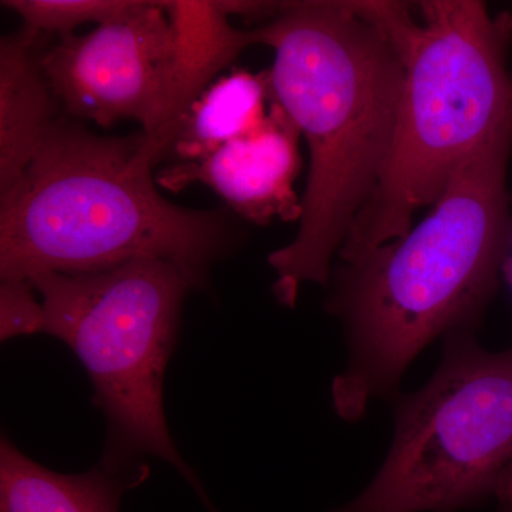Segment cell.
I'll list each match as a JSON object with an SVG mask.
<instances>
[{
    "mask_svg": "<svg viewBox=\"0 0 512 512\" xmlns=\"http://www.w3.org/2000/svg\"><path fill=\"white\" fill-rule=\"evenodd\" d=\"M173 30L163 2L141 0L123 18L47 43L42 66L63 113L109 128L136 121L156 133L170 103Z\"/></svg>",
    "mask_w": 512,
    "mask_h": 512,
    "instance_id": "7",
    "label": "cell"
},
{
    "mask_svg": "<svg viewBox=\"0 0 512 512\" xmlns=\"http://www.w3.org/2000/svg\"><path fill=\"white\" fill-rule=\"evenodd\" d=\"M141 0H3V8L22 18L25 28L43 36L66 37L84 23L97 26L133 12Z\"/></svg>",
    "mask_w": 512,
    "mask_h": 512,
    "instance_id": "13",
    "label": "cell"
},
{
    "mask_svg": "<svg viewBox=\"0 0 512 512\" xmlns=\"http://www.w3.org/2000/svg\"><path fill=\"white\" fill-rule=\"evenodd\" d=\"M505 275H507L508 282H510L512 289V247L510 252V258H508L507 268H505Z\"/></svg>",
    "mask_w": 512,
    "mask_h": 512,
    "instance_id": "15",
    "label": "cell"
},
{
    "mask_svg": "<svg viewBox=\"0 0 512 512\" xmlns=\"http://www.w3.org/2000/svg\"><path fill=\"white\" fill-rule=\"evenodd\" d=\"M268 100H272L269 70L235 69L218 77L185 114L168 157L192 163L254 133L268 116Z\"/></svg>",
    "mask_w": 512,
    "mask_h": 512,
    "instance_id": "12",
    "label": "cell"
},
{
    "mask_svg": "<svg viewBox=\"0 0 512 512\" xmlns=\"http://www.w3.org/2000/svg\"><path fill=\"white\" fill-rule=\"evenodd\" d=\"M46 37L23 28L0 40V198L19 183L63 114L42 66Z\"/></svg>",
    "mask_w": 512,
    "mask_h": 512,
    "instance_id": "10",
    "label": "cell"
},
{
    "mask_svg": "<svg viewBox=\"0 0 512 512\" xmlns=\"http://www.w3.org/2000/svg\"><path fill=\"white\" fill-rule=\"evenodd\" d=\"M173 30L170 103L156 133H144V151L158 165L170 153L178 127L192 104L248 47L258 45L254 30L235 28L231 16H268L278 3L239 0H165Z\"/></svg>",
    "mask_w": 512,
    "mask_h": 512,
    "instance_id": "9",
    "label": "cell"
},
{
    "mask_svg": "<svg viewBox=\"0 0 512 512\" xmlns=\"http://www.w3.org/2000/svg\"><path fill=\"white\" fill-rule=\"evenodd\" d=\"M150 471H116L99 463L82 474L40 466L3 437L0 512H120L121 498Z\"/></svg>",
    "mask_w": 512,
    "mask_h": 512,
    "instance_id": "11",
    "label": "cell"
},
{
    "mask_svg": "<svg viewBox=\"0 0 512 512\" xmlns=\"http://www.w3.org/2000/svg\"><path fill=\"white\" fill-rule=\"evenodd\" d=\"M45 311L35 288L26 279H0V338L5 340L43 332Z\"/></svg>",
    "mask_w": 512,
    "mask_h": 512,
    "instance_id": "14",
    "label": "cell"
},
{
    "mask_svg": "<svg viewBox=\"0 0 512 512\" xmlns=\"http://www.w3.org/2000/svg\"><path fill=\"white\" fill-rule=\"evenodd\" d=\"M144 133L100 136L62 114L18 184L0 198V279L87 274L163 259L195 289L237 245L232 212L165 200Z\"/></svg>",
    "mask_w": 512,
    "mask_h": 512,
    "instance_id": "3",
    "label": "cell"
},
{
    "mask_svg": "<svg viewBox=\"0 0 512 512\" xmlns=\"http://www.w3.org/2000/svg\"><path fill=\"white\" fill-rule=\"evenodd\" d=\"M301 136L288 111L272 100L268 116L254 133L202 160L163 168L156 183L174 192L192 184L207 185L232 214L252 224L266 225L275 218L299 221L302 200L296 195L295 181L302 167Z\"/></svg>",
    "mask_w": 512,
    "mask_h": 512,
    "instance_id": "8",
    "label": "cell"
},
{
    "mask_svg": "<svg viewBox=\"0 0 512 512\" xmlns=\"http://www.w3.org/2000/svg\"><path fill=\"white\" fill-rule=\"evenodd\" d=\"M255 32L275 52L272 100L311 158L298 234L268 256L276 301L293 308L303 285L330 284L333 259L379 183L406 73L366 2H281Z\"/></svg>",
    "mask_w": 512,
    "mask_h": 512,
    "instance_id": "1",
    "label": "cell"
},
{
    "mask_svg": "<svg viewBox=\"0 0 512 512\" xmlns=\"http://www.w3.org/2000/svg\"><path fill=\"white\" fill-rule=\"evenodd\" d=\"M29 282L45 311L42 333L66 343L92 380L94 404L107 421L100 463L140 471L147 457L160 458L218 512L178 453L164 413L165 370L183 303L195 289L183 269L144 258L87 274L47 272Z\"/></svg>",
    "mask_w": 512,
    "mask_h": 512,
    "instance_id": "5",
    "label": "cell"
},
{
    "mask_svg": "<svg viewBox=\"0 0 512 512\" xmlns=\"http://www.w3.org/2000/svg\"><path fill=\"white\" fill-rule=\"evenodd\" d=\"M404 64L392 150L339 251L356 265L403 237L464 161L512 116V15L476 0L366 2Z\"/></svg>",
    "mask_w": 512,
    "mask_h": 512,
    "instance_id": "4",
    "label": "cell"
},
{
    "mask_svg": "<svg viewBox=\"0 0 512 512\" xmlns=\"http://www.w3.org/2000/svg\"><path fill=\"white\" fill-rule=\"evenodd\" d=\"M511 150L512 116L457 168L416 227L359 264L333 268L328 311L349 343L348 366L332 384L340 419L359 420L392 393L434 339L474 332L510 258Z\"/></svg>",
    "mask_w": 512,
    "mask_h": 512,
    "instance_id": "2",
    "label": "cell"
},
{
    "mask_svg": "<svg viewBox=\"0 0 512 512\" xmlns=\"http://www.w3.org/2000/svg\"><path fill=\"white\" fill-rule=\"evenodd\" d=\"M491 497L512 512V348L451 333L430 382L397 404L379 473L332 512H457Z\"/></svg>",
    "mask_w": 512,
    "mask_h": 512,
    "instance_id": "6",
    "label": "cell"
}]
</instances>
